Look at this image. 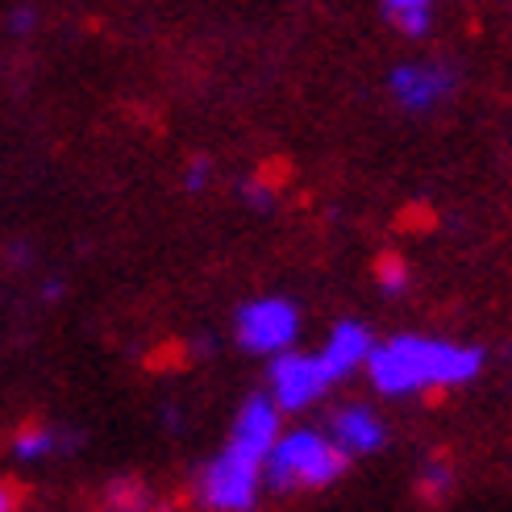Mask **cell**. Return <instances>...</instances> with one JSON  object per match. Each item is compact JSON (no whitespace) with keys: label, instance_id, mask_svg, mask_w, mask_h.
<instances>
[{"label":"cell","instance_id":"9","mask_svg":"<svg viewBox=\"0 0 512 512\" xmlns=\"http://www.w3.org/2000/svg\"><path fill=\"white\" fill-rule=\"evenodd\" d=\"M375 334H371V325L367 321H358V317H342V321H334V329L325 334V342H321V363H325V371H329V379L334 383H342V379H350L354 371H363L367 367V358H371V350H375Z\"/></svg>","mask_w":512,"mask_h":512},{"label":"cell","instance_id":"8","mask_svg":"<svg viewBox=\"0 0 512 512\" xmlns=\"http://www.w3.org/2000/svg\"><path fill=\"white\" fill-rule=\"evenodd\" d=\"M279 433H284V413H279V404H275V400L267 396V388H263V392H250V396L238 404L234 421H229V438H225V442L267 463V454H271V446H275Z\"/></svg>","mask_w":512,"mask_h":512},{"label":"cell","instance_id":"19","mask_svg":"<svg viewBox=\"0 0 512 512\" xmlns=\"http://www.w3.org/2000/svg\"><path fill=\"white\" fill-rule=\"evenodd\" d=\"M59 296H63V279H55V275L42 279V300H46V304H55Z\"/></svg>","mask_w":512,"mask_h":512},{"label":"cell","instance_id":"7","mask_svg":"<svg viewBox=\"0 0 512 512\" xmlns=\"http://www.w3.org/2000/svg\"><path fill=\"white\" fill-rule=\"evenodd\" d=\"M325 433L334 438V446L350 458V463L354 458H371L388 446V421H383L371 404H358V400L338 404L325 421Z\"/></svg>","mask_w":512,"mask_h":512},{"label":"cell","instance_id":"1","mask_svg":"<svg viewBox=\"0 0 512 512\" xmlns=\"http://www.w3.org/2000/svg\"><path fill=\"white\" fill-rule=\"evenodd\" d=\"M483 363H488L483 346L429 338V334H396L375 342L363 371L379 396L408 400V396L467 388L471 379L483 375Z\"/></svg>","mask_w":512,"mask_h":512},{"label":"cell","instance_id":"14","mask_svg":"<svg viewBox=\"0 0 512 512\" xmlns=\"http://www.w3.org/2000/svg\"><path fill=\"white\" fill-rule=\"evenodd\" d=\"M417 492L425 500H446L454 492V467H450V458H429V463L421 467V475H417Z\"/></svg>","mask_w":512,"mask_h":512},{"label":"cell","instance_id":"12","mask_svg":"<svg viewBox=\"0 0 512 512\" xmlns=\"http://www.w3.org/2000/svg\"><path fill=\"white\" fill-rule=\"evenodd\" d=\"M105 512H155V492L142 479L121 475L105 488Z\"/></svg>","mask_w":512,"mask_h":512},{"label":"cell","instance_id":"16","mask_svg":"<svg viewBox=\"0 0 512 512\" xmlns=\"http://www.w3.org/2000/svg\"><path fill=\"white\" fill-rule=\"evenodd\" d=\"M213 171H217V163H213L209 155H192V159L184 163V175H179V188H184L188 196L209 192V184H213Z\"/></svg>","mask_w":512,"mask_h":512},{"label":"cell","instance_id":"18","mask_svg":"<svg viewBox=\"0 0 512 512\" xmlns=\"http://www.w3.org/2000/svg\"><path fill=\"white\" fill-rule=\"evenodd\" d=\"M5 259L17 267V271H25V267H34V246L25 242V238H17V242H9V250H5Z\"/></svg>","mask_w":512,"mask_h":512},{"label":"cell","instance_id":"15","mask_svg":"<svg viewBox=\"0 0 512 512\" xmlns=\"http://www.w3.org/2000/svg\"><path fill=\"white\" fill-rule=\"evenodd\" d=\"M375 284L383 296H404L408 284H413V275H408V263L400 259V254H383V259L375 263Z\"/></svg>","mask_w":512,"mask_h":512},{"label":"cell","instance_id":"3","mask_svg":"<svg viewBox=\"0 0 512 512\" xmlns=\"http://www.w3.org/2000/svg\"><path fill=\"white\" fill-rule=\"evenodd\" d=\"M196 500L209 512H254L263 500V458L225 442L196 471Z\"/></svg>","mask_w":512,"mask_h":512},{"label":"cell","instance_id":"11","mask_svg":"<svg viewBox=\"0 0 512 512\" xmlns=\"http://www.w3.org/2000/svg\"><path fill=\"white\" fill-rule=\"evenodd\" d=\"M433 5L438 0H379L388 25L404 38H425L433 30Z\"/></svg>","mask_w":512,"mask_h":512},{"label":"cell","instance_id":"17","mask_svg":"<svg viewBox=\"0 0 512 512\" xmlns=\"http://www.w3.org/2000/svg\"><path fill=\"white\" fill-rule=\"evenodd\" d=\"M38 25H42V13L30 5V0H17V5H9V13H5V30H9V38H30Z\"/></svg>","mask_w":512,"mask_h":512},{"label":"cell","instance_id":"10","mask_svg":"<svg viewBox=\"0 0 512 512\" xmlns=\"http://www.w3.org/2000/svg\"><path fill=\"white\" fill-rule=\"evenodd\" d=\"M75 446H80V433H67L59 425H46V421H25L9 438V454L17 463H46V458L75 450Z\"/></svg>","mask_w":512,"mask_h":512},{"label":"cell","instance_id":"4","mask_svg":"<svg viewBox=\"0 0 512 512\" xmlns=\"http://www.w3.org/2000/svg\"><path fill=\"white\" fill-rule=\"evenodd\" d=\"M234 346L242 354H254V358H275L300 342V329H304V317H300V304L292 296H250L234 309Z\"/></svg>","mask_w":512,"mask_h":512},{"label":"cell","instance_id":"13","mask_svg":"<svg viewBox=\"0 0 512 512\" xmlns=\"http://www.w3.org/2000/svg\"><path fill=\"white\" fill-rule=\"evenodd\" d=\"M238 200L246 204L250 213H271L275 204H279V179L267 175V167L242 175V179H238Z\"/></svg>","mask_w":512,"mask_h":512},{"label":"cell","instance_id":"6","mask_svg":"<svg viewBox=\"0 0 512 512\" xmlns=\"http://www.w3.org/2000/svg\"><path fill=\"white\" fill-rule=\"evenodd\" d=\"M388 96L392 105L404 113H433L442 100L454 96L458 75L450 63H433V59H413V63H396L388 71Z\"/></svg>","mask_w":512,"mask_h":512},{"label":"cell","instance_id":"20","mask_svg":"<svg viewBox=\"0 0 512 512\" xmlns=\"http://www.w3.org/2000/svg\"><path fill=\"white\" fill-rule=\"evenodd\" d=\"M0 512H17V488L13 483H0Z\"/></svg>","mask_w":512,"mask_h":512},{"label":"cell","instance_id":"21","mask_svg":"<svg viewBox=\"0 0 512 512\" xmlns=\"http://www.w3.org/2000/svg\"><path fill=\"white\" fill-rule=\"evenodd\" d=\"M163 512H175V508H163Z\"/></svg>","mask_w":512,"mask_h":512},{"label":"cell","instance_id":"5","mask_svg":"<svg viewBox=\"0 0 512 512\" xmlns=\"http://www.w3.org/2000/svg\"><path fill=\"white\" fill-rule=\"evenodd\" d=\"M334 388L325 363L317 350H284L267 358V396L279 404V413L292 417V413H309L313 404H321Z\"/></svg>","mask_w":512,"mask_h":512},{"label":"cell","instance_id":"2","mask_svg":"<svg viewBox=\"0 0 512 512\" xmlns=\"http://www.w3.org/2000/svg\"><path fill=\"white\" fill-rule=\"evenodd\" d=\"M350 471V458L334 446L325 429L296 425L275 438L267 463H263V488L288 496V492H325Z\"/></svg>","mask_w":512,"mask_h":512}]
</instances>
